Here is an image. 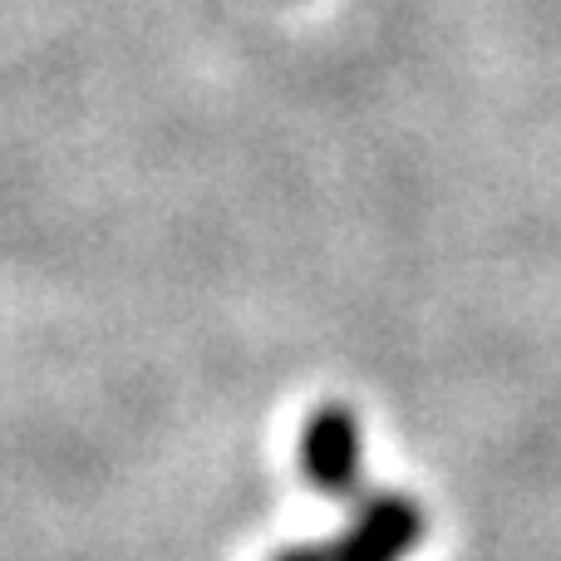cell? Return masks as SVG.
<instances>
[{"label": "cell", "instance_id": "2", "mask_svg": "<svg viewBox=\"0 0 561 561\" xmlns=\"http://www.w3.org/2000/svg\"><path fill=\"white\" fill-rule=\"evenodd\" d=\"M300 463L306 478L330 497L355 493L359 483V424L345 404H325L310 414L300 434Z\"/></svg>", "mask_w": 561, "mask_h": 561}, {"label": "cell", "instance_id": "1", "mask_svg": "<svg viewBox=\"0 0 561 561\" xmlns=\"http://www.w3.org/2000/svg\"><path fill=\"white\" fill-rule=\"evenodd\" d=\"M424 537V513L414 497L399 493H369L355 507V523L325 542L330 561H404Z\"/></svg>", "mask_w": 561, "mask_h": 561}, {"label": "cell", "instance_id": "3", "mask_svg": "<svg viewBox=\"0 0 561 561\" xmlns=\"http://www.w3.org/2000/svg\"><path fill=\"white\" fill-rule=\"evenodd\" d=\"M272 561H330V552H325V542H310V547H286Z\"/></svg>", "mask_w": 561, "mask_h": 561}]
</instances>
